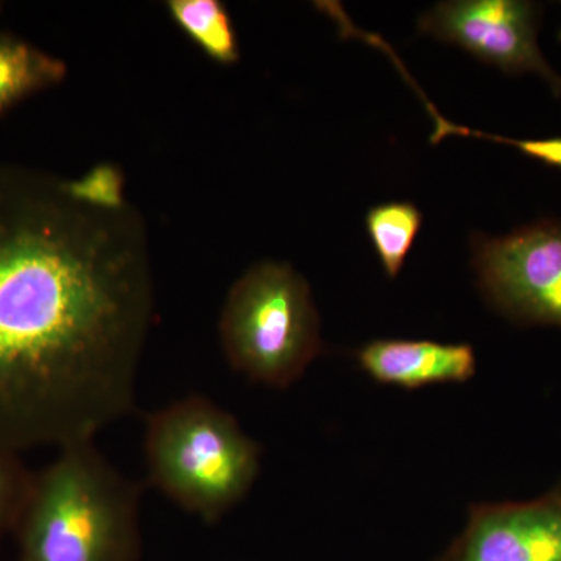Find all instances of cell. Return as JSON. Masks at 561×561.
Wrapping results in <instances>:
<instances>
[{"label": "cell", "mask_w": 561, "mask_h": 561, "mask_svg": "<svg viewBox=\"0 0 561 561\" xmlns=\"http://www.w3.org/2000/svg\"><path fill=\"white\" fill-rule=\"evenodd\" d=\"M153 313L138 210L0 165V449L94 442L131 413Z\"/></svg>", "instance_id": "6da1fadb"}, {"label": "cell", "mask_w": 561, "mask_h": 561, "mask_svg": "<svg viewBox=\"0 0 561 561\" xmlns=\"http://www.w3.org/2000/svg\"><path fill=\"white\" fill-rule=\"evenodd\" d=\"M140 494L94 442L58 449L33 474L14 530L20 561H138Z\"/></svg>", "instance_id": "7a4b0ae2"}, {"label": "cell", "mask_w": 561, "mask_h": 561, "mask_svg": "<svg viewBox=\"0 0 561 561\" xmlns=\"http://www.w3.org/2000/svg\"><path fill=\"white\" fill-rule=\"evenodd\" d=\"M261 456L239 421L202 394L180 398L146 420L149 482L206 524L219 523L250 493Z\"/></svg>", "instance_id": "3957f363"}, {"label": "cell", "mask_w": 561, "mask_h": 561, "mask_svg": "<svg viewBox=\"0 0 561 561\" xmlns=\"http://www.w3.org/2000/svg\"><path fill=\"white\" fill-rule=\"evenodd\" d=\"M219 335L232 370L272 389H289L323 353L311 287L284 262H260L232 284Z\"/></svg>", "instance_id": "277c9868"}, {"label": "cell", "mask_w": 561, "mask_h": 561, "mask_svg": "<svg viewBox=\"0 0 561 561\" xmlns=\"http://www.w3.org/2000/svg\"><path fill=\"white\" fill-rule=\"evenodd\" d=\"M471 245L491 308L523 327L561 328V220L531 221L500 238L478 232Z\"/></svg>", "instance_id": "5b68a950"}, {"label": "cell", "mask_w": 561, "mask_h": 561, "mask_svg": "<svg viewBox=\"0 0 561 561\" xmlns=\"http://www.w3.org/2000/svg\"><path fill=\"white\" fill-rule=\"evenodd\" d=\"M541 5L529 0H451L420 18V31L512 76L537 73L561 98V76L538 44Z\"/></svg>", "instance_id": "8992f818"}, {"label": "cell", "mask_w": 561, "mask_h": 561, "mask_svg": "<svg viewBox=\"0 0 561 561\" xmlns=\"http://www.w3.org/2000/svg\"><path fill=\"white\" fill-rule=\"evenodd\" d=\"M435 561H561V479L537 500L471 505L463 531Z\"/></svg>", "instance_id": "52a82bcc"}, {"label": "cell", "mask_w": 561, "mask_h": 561, "mask_svg": "<svg viewBox=\"0 0 561 561\" xmlns=\"http://www.w3.org/2000/svg\"><path fill=\"white\" fill-rule=\"evenodd\" d=\"M356 360L373 381L404 390L463 383L478 370L476 351L468 343L378 339L360 346Z\"/></svg>", "instance_id": "ba28073f"}, {"label": "cell", "mask_w": 561, "mask_h": 561, "mask_svg": "<svg viewBox=\"0 0 561 561\" xmlns=\"http://www.w3.org/2000/svg\"><path fill=\"white\" fill-rule=\"evenodd\" d=\"M66 76L68 66L61 58L0 32V116L31 95L57 87Z\"/></svg>", "instance_id": "9c48e42d"}, {"label": "cell", "mask_w": 561, "mask_h": 561, "mask_svg": "<svg viewBox=\"0 0 561 561\" xmlns=\"http://www.w3.org/2000/svg\"><path fill=\"white\" fill-rule=\"evenodd\" d=\"M172 21L219 65H234L241 57L238 33L227 7L219 0H171Z\"/></svg>", "instance_id": "30bf717a"}, {"label": "cell", "mask_w": 561, "mask_h": 561, "mask_svg": "<svg viewBox=\"0 0 561 561\" xmlns=\"http://www.w3.org/2000/svg\"><path fill=\"white\" fill-rule=\"evenodd\" d=\"M365 225L383 272L397 278L419 236L423 214L413 203H382L368 210Z\"/></svg>", "instance_id": "8fae6325"}, {"label": "cell", "mask_w": 561, "mask_h": 561, "mask_svg": "<svg viewBox=\"0 0 561 561\" xmlns=\"http://www.w3.org/2000/svg\"><path fill=\"white\" fill-rule=\"evenodd\" d=\"M33 474L35 472L22 463L20 454L0 449V540L16 530L31 493Z\"/></svg>", "instance_id": "7c38bea8"}, {"label": "cell", "mask_w": 561, "mask_h": 561, "mask_svg": "<svg viewBox=\"0 0 561 561\" xmlns=\"http://www.w3.org/2000/svg\"><path fill=\"white\" fill-rule=\"evenodd\" d=\"M70 187L80 197L99 205H125L124 176L113 165H99L79 180H69Z\"/></svg>", "instance_id": "4fadbf2b"}, {"label": "cell", "mask_w": 561, "mask_h": 561, "mask_svg": "<svg viewBox=\"0 0 561 561\" xmlns=\"http://www.w3.org/2000/svg\"><path fill=\"white\" fill-rule=\"evenodd\" d=\"M451 135L471 136V138H481L494 140V142L507 144V146L515 147L523 151L526 157L531 160L542 162V164L551 165V168L560 169L561 171V138H546V139H511L504 136L490 135V133H481L470 130V128L457 127L454 125Z\"/></svg>", "instance_id": "5bb4252c"}, {"label": "cell", "mask_w": 561, "mask_h": 561, "mask_svg": "<svg viewBox=\"0 0 561 561\" xmlns=\"http://www.w3.org/2000/svg\"><path fill=\"white\" fill-rule=\"evenodd\" d=\"M559 41H561V28L559 31Z\"/></svg>", "instance_id": "9a60e30c"}, {"label": "cell", "mask_w": 561, "mask_h": 561, "mask_svg": "<svg viewBox=\"0 0 561 561\" xmlns=\"http://www.w3.org/2000/svg\"><path fill=\"white\" fill-rule=\"evenodd\" d=\"M0 9H2V3H0Z\"/></svg>", "instance_id": "2e32d148"}]
</instances>
